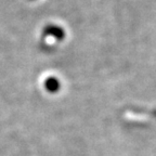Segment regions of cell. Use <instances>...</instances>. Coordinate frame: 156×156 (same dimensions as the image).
Returning a JSON list of instances; mask_svg holds the SVG:
<instances>
[{
  "label": "cell",
  "instance_id": "cell-1",
  "mask_svg": "<svg viewBox=\"0 0 156 156\" xmlns=\"http://www.w3.org/2000/svg\"><path fill=\"white\" fill-rule=\"evenodd\" d=\"M44 33L48 36L54 37L56 40H62L65 36L63 28L56 26V25H47V27L44 29Z\"/></svg>",
  "mask_w": 156,
  "mask_h": 156
},
{
  "label": "cell",
  "instance_id": "cell-2",
  "mask_svg": "<svg viewBox=\"0 0 156 156\" xmlns=\"http://www.w3.org/2000/svg\"><path fill=\"white\" fill-rule=\"evenodd\" d=\"M44 88L49 92H56L60 89V81L56 79L55 77H49L46 81H44Z\"/></svg>",
  "mask_w": 156,
  "mask_h": 156
}]
</instances>
